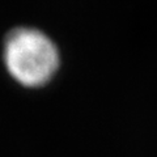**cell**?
I'll return each mask as SVG.
<instances>
[{
    "label": "cell",
    "instance_id": "1",
    "mask_svg": "<svg viewBox=\"0 0 157 157\" xmlns=\"http://www.w3.org/2000/svg\"><path fill=\"white\" fill-rule=\"evenodd\" d=\"M3 62L17 84L37 89L50 84L55 77L60 67V52L45 32L18 26L4 38Z\"/></svg>",
    "mask_w": 157,
    "mask_h": 157
}]
</instances>
